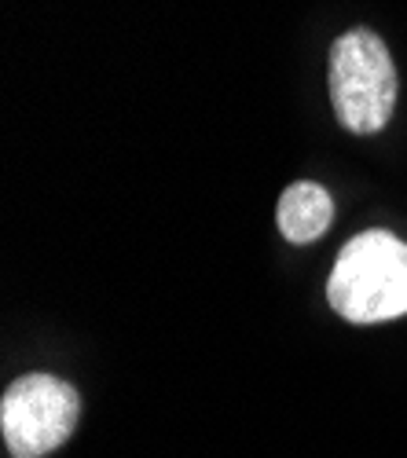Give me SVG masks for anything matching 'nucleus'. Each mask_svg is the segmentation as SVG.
Instances as JSON below:
<instances>
[{
    "mask_svg": "<svg viewBox=\"0 0 407 458\" xmlns=\"http://www.w3.org/2000/svg\"><path fill=\"white\" fill-rule=\"evenodd\" d=\"M326 301L349 323L407 316V242L378 227L349 239L330 272Z\"/></svg>",
    "mask_w": 407,
    "mask_h": 458,
    "instance_id": "nucleus-1",
    "label": "nucleus"
},
{
    "mask_svg": "<svg viewBox=\"0 0 407 458\" xmlns=\"http://www.w3.org/2000/svg\"><path fill=\"white\" fill-rule=\"evenodd\" d=\"M330 103L356 136H375L393 118L396 66L375 30H349L330 45Z\"/></svg>",
    "mask_w": 407,
    "mask_h": 458,
    "instance_id": "nucleus-2",
    "label": "nucleus"
},
{
    "mask_svg": "<svg viewBox=\"0 0 407 458\" xmlns=\"http://www.w3.org/2000/svg\"><path fill=\"white\" fill-rule=\"evenodd\" d=\"M81 418V396L55 374H22L0 400V433L12 458H41L70 440Z\"/></svg>",
    "mask_w": 407,
    "mask_h": 458,
    "instance_id": "nucleus-3",
    "label": "nucleus"
},
{
    "mask_svg": "<svg viewBox=\"0 0 407 458\" xmlns=\"http://www.w3.org/2000/svg\"><path fill=\"white\" fill-rule=\"evenodd\" d=\"M276 220H279V232L286 242H293V246L316 242L330 227V220H335V199L326 195V187H319L312 180H298L279 195Z\"/></svg>",
    "mask_w": 407,
    "mask_h": 458,
    "instance_id": "nucleus-4",
    "label": "nucleus"
}]
</instances>
